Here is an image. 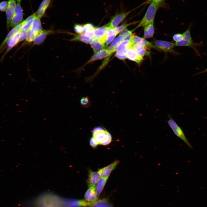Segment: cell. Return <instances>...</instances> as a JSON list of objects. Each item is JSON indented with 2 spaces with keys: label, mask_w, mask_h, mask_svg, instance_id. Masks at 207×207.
Returning <instances> with one entry per match:
<instances>
[{
  "label": "cell",
  "mask_w": 207,
  "mask_h": 207,
  "mask_svg": "<svg viewBox=\"0 0 207 207\" xmlns=\"http://www.w3.org/2000/svg\"><path fill=\"white\" fill-rule=\"evenodd\" d=\"M158 5L154 2L151 3L142 19L135 28V30L139 27H144L149 24L154 22L155 14Z\"/></svg>",
  "instance_id": "1"
},
{
  "label": "cell",
  "mask_w": 207,
  "mask_h": 207,
  "mask_svg": "<svg viewBox=\"0 0 207 207\" xmlns=\"http://www.w3.org/2000/svg\"><path fill=\"white\" fill-rule=\"evenodd\" d=\"M168 117L169 119L167 121L168 123L174 134L178 137L183 141L190 147L192 148L191 145L188 141L182 129L172 118L169 115Z\"/></svg>",
  "instance_id": "2"
},
{
  "label": "cell",
  "mask_w": 207,
  "mask_h": 207,
  "mask_svg": "<svg viewBox=\"0 0 207 207\" xmlns=\"http://www.w3.org/2000/svg\"><path fill=\"white\" fill-rule=\"evenodd\" d=\"M109 132L101 126L95 127L92 131V135L98 144L101 145L106 139Z\"/></svg>",
  "instance_id": "3"
},
{
  "label": "cell",
  "mask_w": 207,
  "mask_h": 207,
  "mask_svg": "<svg viewBox=\"0 0 207 207\" xmlns=\"http://www.w3.org/2000/svg\"><path fill=\"white\" fill-rule=\"evenodd\" d=\"M23 14V10L20 3H17L12 18L10 26L14 27L21 23Z\"/></svg>",
  "instance_id": "4"
},
{
  "label": "cell",
  "mask_w": 207,
  "mask_h": 207,
  "mask_svg": "<svg viewBox=\"0 0 207 207\" xmlns=\"http://www.w3.org/2000/svg\"><path fill=\"white\" fill-rule=\"evenodd\" d=\"M154 45L155 48L166 52H173L175 46L174 43L161 40H155Z\"/></svg>",
  "instance_id": "5"
},
{
  "label": "cell",
  "mask_w": 207,
  "mask_h": 207,
  "mask_svg": "<svg viewBox=\"0 0 207 207\" xmlns=\"http://www.w3.org/2000/svg\"><path fill=\"white\" fill-rule=\"evenodd\" d=\"M132 10L116 14L113 16L107 26L110 27L115 28L131 12Z\"/></svg>",
  "instance_id": "6"
},
{
  "label": "cell",
  "mask_w": 207,
  "mask_h": 207,
  "mask_svg": "<svg viewBox=\"0 0 207 207\" xmlns=\"http://www.w3.org/2000/svg\"><path fill=\"white\" fill-rule=\"evenodd\" d=\"M108 28L109 27L107 26H104L99 27L95 28L94 29V36L97 38L99 41L104 45H105L106 42Z\"/></svg>",
  "instance_id": "7"
},
{
  "label": "cell",
  "mask_w": 207,
  "mask_h": 207,
  "mask_svg": "<svg viewBox=\"0 0 207 207\" xmlns=\"http://www.w3.org/2000/svg\"><path fill=\"white\" fill-rule=\"evenodd\" d=\"M119 162V161L116 160L108 166L100 169L98 172L100 177L108 179L111 173L115 168Z\"/></svg>",
  "instance_id": "8"
},
{
  "label": "cell",
  "mask_w": 207,
  "mask_h": 207,
  "mask_svg": "<svg viewBox=\"0 0 207 207\" xmlns=\"http://www.w3.org/2000/svg\"><path fill=\"white\" fill-rule=\"evenodd\" d=\"M16 0H9L8 1V5L6 11L7 17V28H9L12 18L16 6Z\"/></svg>",
  "instance_id": "9"
},
{
  "label": "cell",
  "mask_w": 207,
  "mask_h": 207,
  "mask_svg": "<svg viewBox=\"0 0 207 207\" xmlns=\"http://www.w3.org/2000/svg\"><path fill=\"white\" fill-rule=\"evenodd\" d=\"M133 43L128 41H122L119 43L116 47V53L121 55H126L128 48L132 46Z\"/></svg>",
  "instance_id": "10"
},
{
  "label": "cell",
  "mask_w": 207,
  "mask_h": 207,
  "mask_svg": "<svg viewBox=\"0 0 207 207\" xmlns=\"http://www.w3.org/2000/svg\"><path fill=\"white\" fill-rule=\"evenodd\" d=\"M126 55L127 58L135 62L139 65L140 64L143 60V58L139 56L131 46L128 48Z\"/></svg>",
  "instance_id": "11"
},
{
  "label": "cell",
  "mask_w": 207,
  "mask_h": 207,
  "mask_svg": "<svg viewBox=\"0 0 207 207\" xmlns=\"http://www.w3.org/2000/svg\"><path fill=\"white\" fill-rule=\"evenodd\" d=\"M100 175L98 171H93L89 169V170L88 177L87 183L89 187L95 186L97 181L100 178Z\"/></svg>",
  "instance_id": "12"
},
{
  "label": "cell",
  "mask_w": 207,
  "mask_h": 207,
  "mask_svg": "<svg viewBox=\"0 0 207 207\" xmlns=\"http://www.w3.org/2000/svg\"><path fill=\"white\" fill-rule=\"evenodd\" d=\"M84 198L85 200L91 203L97 200L95 186L89 187L85 193Z\"/></svg>",
  "instance_id": "13"
},
{
  "label": "cell",
  "mask_w": 207,
  "mask_h": 207,
  "mask_svg": "<svg viewBox=\"0 0 207 207\" xmlns=\"http://www.w3.org/2000/svg\"><path fill=\"white\" fill-rule=\"evenodd\" d=\"M131 41L133 43L141 45L148 49L155 48L152 43L149 42L145 39L133 34Z\"/></svg>",
  "instance_id": "14"
},
{
  "label": "cell",
  "mask_w": 207,
  "mask_h": 207,
  "mask_svg": "<svg viewBox=\"0 0 207 207\" xmlns=\"http://www.w3.org/2000/svg\"><path fill=\"white\" fill-rule=\"evenodd\" d=\"M89 43L95 53L104 49L106 47L105 45L101 43L99 39L94 36L90 39Z\"/></svg>",
  "instance_id": "15"
},
{
  "label": "cell",
  "mask_w": 207,
  "mask_h": 207,
  "mask_svg": "<svg viewBox=\"0 0 207 207\" xmlns=\"http://www.w3.org/2000/svg\"><path fill=\"white\" fill-rule=\"evenodd\" d=\"M53 32V31L51 30H42L36 37L34 41V44L38 45L42 43L48 35Z\"/></svg>",
  "instance_id": "16"
},
{
  "label": "cell",
  "mask_w": 207,
  "mask_h": 207,
  "mask_svg": "<svg viewBox=\"0 0 207 207\" xmlns=\"http://www.w3.org/2000/svg\"><path fill=\"white\" fill-rule=\"evenodd\" d=\"M175 43V46H187L190 47L194 50L198 55L200 56L197 47L200 46V43H195L193 42H190L184 39L178 42H176Z\"/></svg>",
  "instance_id": "17"
},
{
  "label": "cell",
  "mask_w": 207,
  "mask_h": 207,
  "mask_svg": "<svg viewBox=\"0 0 207 207\" xmlns=\"http://www.w3.org/2000/svg\"><path fill=\"white\" fill-rule=\"evenodd\" d=\"M20 32L14 34L7 41V45L8 46L7 50L2 58L5 55L19 42Z\"/></svg>",
  "instance_id": "18"
},
{
  "label": "cell",
  "mask_w": 207,
  "mask_h": 207,
  "mask_svg": "<svg viewBox=\"0 0 207 207\" xmlns=\"http://www.w3.org/2000/svg\"><path fill=\"white\" fill-rule=\"evenodd\" d=\"M23 22L14 26L8 33L6 37L0 45V51L2 50L9 39L14 34L20 31L23 25Z\"/></svg>",
  "instance_id": "19"
},
{
  "label": "cell",
  "mask_w": 207,
  "mask_h": 207,
  "mask_svg": "<svg viewBox=\"0 0 207 207\" xmlns=\"http://www.w3.org/2000/svg\"><path fill=\"white\" fill-rule=\"evenodd\" d=\"M40 18L37 15L34 18L30 27L29 29L36 36L42 30Z\"/></svg>",
  "instance_id": "20"
},
{
  "label": "cell",
  "mask_w": 207,
  "mask_h": 207,
  "mask_svg": "<svg viewBox=\"0 0 207 207\" xmlns=\"http://www.w3.org/2000/svg\"><path fill=\"white\" fill-rule=\"evenodd\" d=\"M131 46L139 55L143 58L144 56H149L150 54L148 48L141 45L133 43Z\"/></svg>",
  "instance_id": "21"
},
{
  "label": "cell",
  "mask_w": 207,
  "mask_h": 207,
  "mask_svg": "<svg viewBox=\"0 0 207 207\" xmlns=\"http://www.w3.org/2000/svg\"><path fill=\"white\" fill-rule=\"evenodd\" d=\"M111 54L107 49H104L93 55L87 62L88 64L91 62L102 58L110 57Z\"/></svg>",
  "instance_id": "22"
},
{
  "label": "cell",
  "mask_w": 207,
  "mask_h": 207,
  "mask_svg": "<svg viewBox=\"0 0 207 207\" xmlns=\"http://www.w3.org/2000/svg\"><path fill=\"white\" fill-rule=\"evenodd\" d=\"M51 0H43L36 12V15L41 18L43 16Z\"/></svg>",
  "instance_id": "23"
},
{
  "label": "cell",
  "mask_w": 207,
  "mask_h": 207,
  "mask_svg": "<svg viewBox=\"0 0 207 207\" xmlns=\"http://www.w3.org/2000/svg\"><path fill=\"white\" fill-rule=\"evenodd\" d=\"M154 33V22L144 27L143 38L147 39L153 37Z\"/></svg>",
  "instance_id": "24"
},
{
  "label": "cell",
  "mask_w": 207,
  "mask_h": 207,
  "mask_svg": "<svg viewBox=\"0 0 207 207\" xmlns=\"http://www.w3.org/2000/svg\"><path fill=\"white\" fill-rule=\"evenodd\" d=\"M107 179L101 177L97 183L95 188L97 196L98 198L103 190Z\"/></svg>",
  "instance_id": "25"
},
{
  "label": "cell",
  "mask_w": 207,
  "mask_h": 207,
  "mask_svg": "<svg viewBox=\"0 0 207 207\" xmlns=\"http://www.w3.org/2000/svg\"><path fill=\"white\" fill-rule=\"evenodd\" d=\"M89 207H113L106 199H103L92 203L91 205Z\"/></svg>",
  "instance_id": "26"
},
{
  "label": "cell",
  "mask_w": 207,
  "mask_h": 207,
  "mask_svg": "<svg viewBox=\"0 0 207 207\" xmlns=\"http://www.w3.org/2000/svg\"><path fill=\"white\" fill-rule=\"evenodd\" d=\"M117 34L115 28L109 27L107 32V38L106 41V47L111 42Z\"/></svg>",
  "instance_id": "27"
},
{
  "label": "cell",
  "mask_w": 207,
  "mask_h": 207,
  "mask_svg": "<svg viewBox=\"0 0 207 207\" xmlns=\"http://www.w3.org/2000/svg\"><path fill=\"white\" fill-rule=\"evenodd\" d=\"M123 39L124 38L122 36L119 35L112 42L107 49L111 55L116 51L117 44L123 41Z\"/></svg>",
  "instance_id": "28"
},
{
  "label": "cell",
  "mask_w": 207,
  "mask_h": 207,
  "mask_svg": "<svg viewBox=\"0 0 207 207\" xmlns=\"http://www.w3.org/2000/svg\"><path fill=\"white\" fill-rule=\"evenodd\" d=\"M36 16V13L31 15L23 21V25L21 30H28L32 25L33 20Z\"/></svg>",
  "instance_id": "29"
},
{
  "label": "cell",
  "mask_w": 207,
  "mask_h": 207,
  "mask_svg": "<svg viewBox=\"0 0 207 207\" xmlns=\"http://www.w3.org/2000/svg\"><path fill=\"white\" fill-rule=\"evenodd\" d=\"M90 38L87 37L82 34L74 35L72 40L73 41H79L87 44L90 43Z\"/></svg>",
  "instance_id": "30"
},
{
  "label": "cell",
  "mask_w": 207,
  "mask_h": 207,
  "mask_svg": "<svg viewBox=\"0 0 207 207\" xmlns=\"http://www.w3.org/2000/svg\"><path fill=\"white\" fill-rule=\"evenodd\" d=\"M81 106L83 108H88L90 105L91 102L88 97H82L80 101Z\"/></svg>",
  "instance_id": "31"
},
{
  "label": "cell",
  "mask_w": 207,
  "mask_h": 207,
  "mask_svg": "<svg viewBox=\"0 0 207 207\" xmlns=\"http://www.w3.org/2000/svg\"><path fill=\"white\" fill-rule=\"evenodd\" d=\"M36 36L32 33L30 29L26 31V40L27 42H30L34 41Z\"/></svg>",
  "instance_id": "32"
},
{
  "label": "cell",
  "mask_w": 207,
  "mask_h": 207,
  "mask_svg": "<svg viewBox=\"0 0 207 207\" xmlns=\"http://www.w3.org/2000/svg\"><path fill=\"white\" fill-rule=\"evenodd\" d=\"M138 22L135 21L133 22L130 23L125 24L123 25H121L118 27H116L115 28V29L116 30V32L118 34L122 30L126 29V28L128 27V26L132 25L135 23H137Z\"/></svg>",
  "instance_id": "33"
},
{
  "label": "cell",
  "mask_w": 207,
  "mask_h": 207,
  "mask_svg": "<svg viewBox=\"0 0 207 207\" xmlns=\"http://www.w3.org/2000/svg\"><path fill=\"white\" fill-rule=\"evenodd\" d=\"M191 26V25H190L188 28L183 33V34L184 37V39L187 41L192 42L190 32Z\"/></svg>",
  "instance_id": "34"
},
{
  "label": "cell",
  "mask_w": 207,
  "mask_h": 207,
  "mask_svg": "<svg viewBox=\"0 0 207 207\" xmlns=\"http://www.w3.org/2000/svg\"><path fill=\"white\" fill-rule=\"evenodd\" d=\"M75 31L80 34H82L84 31L83 26L80 24H75L74 26Z\"/></svg>",
  "instance_id": "35"
},
{
  "label": "cell",
  "mask_w": 207,
  "mask_h": 207,
  "mask_svg": "<svg viewBox=\"0 0 207 207\" xmlns=\"http://www.w3.org/2000/svg\"><path fill=\"white\" fill-rule=\"evenodd\" d=\"M135 30V29H134L129 30L127 29H125L122 30L120 33L119 35L122 36L124 39L125 37L128 35H129L132 33V32Z\"/></svg>",
  "instance_id": "36"
},
{
  "label": "cell",
  "mask_w": 207,
  "mask_h": 207,
  "mask_svg": "<svg viewBox=\"0 0 207 207\" xmlns=\"http://www.w3.org/2000/svg\"><path fill=\"white\" fill-rule=\"evenodd\" d=\"M94 29L85 31H84L82 34L87 37L91 38L94 36Z\"/></svg>",
  "instance_id": "37"
},
{
  "label": "cell",
  "mask_w": 207,
  "mask_h": 207,
  "mask_svg": "<svg viewBox=\"0 0 207 207\" xmlns=\"http://www.w3.org/2000/svg\"><path fill=\"white\" fill-rule=\"evenodd\" d=\"M8 5V1H3L0 2V11L5 12L6 11Z\"/></svg>",
  "instance_id": "38"
},
{
  "label": "cell",
  "mask_w": 207,
  "mask_h": 207,
  "mask_svg": "<svg viewBox=\"0 0 207 207\" xmlns=\"http://www.w3.org/2000/svg\"><path fill=\"white\" fill-rule=\"evenodd\" d=\"M173 39L175 41L177 42L183 39L184 37L183 34L177 33L173 36Z\"/></svg>",
  "instance_id": "39"
},
{
  "label": "cell",
  "mask_w": 207,
  "mask_h": 207,
  "mask_svg": "<svg viewBox=\"0 0 207 207\" xmlns=\"http://www.w3.org/2000/svg\"><path fill=\"white\" fill-rule=\"evenodd\" d=\"M112 140V137L110 133H109L106 140L101 143V145H108L111 143Z\"/></svg>",
  "instance_id": "40"
},
{
  "label": "cell",
  "mask_w": 207,
  "mask_h": 207,
  "mask_svg": "<svg viewBox=\"0 0 207 207\" xmlns=\"http://www.w3.org/2000/svg\"><path fill=\"white\" fill-rule=\"evenodd\" d=\"M95 27L91 23H88L83 26L84 31L94 29Z\"/></svg>",
  "instance_id": "41"
},
{
  "label": "cell",
  "mask_w": 207,
  "mask_h": 207,
  "mask_svg": "<svg viewBox=\"0 0 207 207\" xmlns=\"http://www.w3.org/2000/svg\"><path fill=\"white\" fill-rule=\"evenodd\" d=\"M26 31L25 30H21L20 32V34L19 39V42L22 41L24 40L26 35Z\"/></svg>",
  "instance_id": "42"
},
{
  "label": "cell",
  "mask_w": 207,
  "mask_h": 207,
  "mask_svg": "<svg viewBox=\"0 0 207 207\" xmlns=\"http://www.w3.org/2000/svg\"><path fill=\"white\" fill-rule=\"evenodd\" d=\"M89 143L90 146L93 148H95L99 145L96 141L92 137L90 140Z\"/></svg>",
  "instance_id": "43"
},
{
  "label": "cell",
  "mask_w": 207,
  "mask_h": 207,
  "mask_svg": "<svg viewBox=\"0 0 207 207\" xmlns=\"http://www.w3.org/2000/svg\"><path fill=\"white\" fill-rule=\"evenodd\" d=\"M164 0H148V1L149 2H154L159 5L163 2Z\"/></svg>",
  "instance_id": "44"
},
{
  "label": "cell",
  "mask_w": 207,
  "mask_h": 207,
  "mask_svg": "<svg viewBox=\"0 0 207 207\" xmlns=\"http://www.w3.org/2000/svg\"><path fill=\"white\" fill-rule=\"evenodd\" d=\"M21 0H17V3H20Z\"/></svg>",
  "instance_id": "45"
},
{
  "label": "cell",
  "mask_w": 207,
  "mask_h": 207,
  "mask_svg": "<svg viewBox=\"0 0 207 207\" xmlns=\"http://www.w3.org/2000/svg\"><path fill=\"white\" fill-rule=\"evenodd\" d=\"M205 72H207V69H206L205 70L201 72V73H203Z\"/></svg>",
  "instance_id": "46"
}]
</instances>
